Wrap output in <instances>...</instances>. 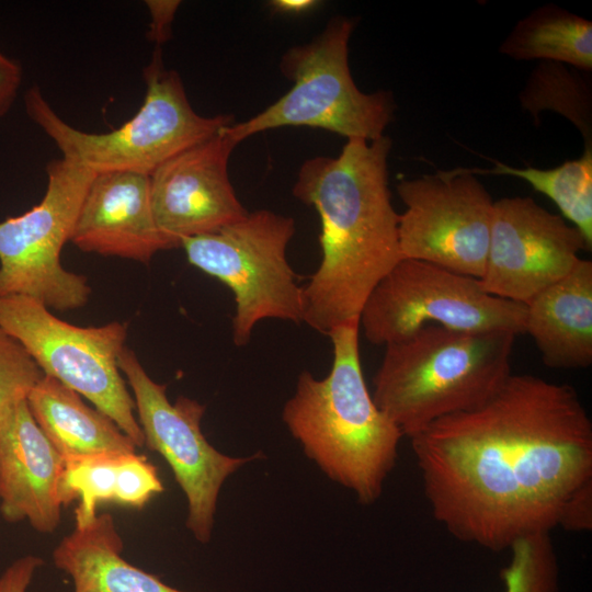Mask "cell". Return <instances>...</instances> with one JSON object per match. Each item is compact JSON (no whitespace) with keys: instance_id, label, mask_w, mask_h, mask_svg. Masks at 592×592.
Segmentation results:
<instances>
[{"instance_id":"8","label":"cell","mask_w":592,"mask_h":592,"mask_svg":"<svg viewBox=\"0 0 592 592\" xmlns=\"http://www.w3.org/2000/svg\"><path fill=\"white\" fill-rule=\"evenodd\" d=\"M0 327L22 344L44 375L92 402L144 447L135 402L117 363L127 337L125 323L78 327L31 297L8 295L0 296Z\"/></svg>"},{"instance_id":"21","label":"cell","mask_w":592,"mask_h":592,"mask_svg":"<svg viewBox=\"0 0 592 592\" xmlns=\"http://www.w3.org/2000/svg\"><path fill=\"white\" fill-rule=\"evenodd\" d=\"M515 60L565 64L592 71V22L548 3L516 22L499 47Z\"/></svg>"},{"instance_id":"15","label":"cell","mask_w":592,"mask_h":592,"mask_svg":"<svg viewBox=\"0 0 592 592\" xmlns=\"http://www.w3.org/2000/svg\"><path fill=\"white\" fill-rule=\"evenodd\" d=\"M65 459L34 420L26 400L0 420V513L9 523L27 521L53 534L65 506Z\"/></svg>"},{"instance_id":"20","label":"cell","mask_w":592,"mask_h":592,"mask_svg":"<svg viewBox=\"0 0 592 592\" xmlns=\"http://www.w3.org/2000/svg\"><path fill=\"white\" fill-rule=\"evenodd\" d=\"M26 402L37 425L64 459L137 448L112 419L49 376L37 382Z\"/></svg>"},{"instance_id":"26","label":"cell","mask_w":592,"mask_h":592,"mask_svg":"<svg viewBox=\"0 0 592 592\" xmlns=\"http://www.w3.org/2000/svg\"><path fill=\"white\" fill-rule=\"evenodd\" d=\"M558 527L571 532H589L592 528V479L571 492L558 520Z\"/></svg>"},{"instance_id":"7","label":"cell","mask_w":592,"mask_h":592,"mask_svg":"<svg viewBox=\"0 0 592 592\" xmlns=\"http://www.w3.org/2000/svg\"><path fill=\"white\" fill-rule=\"evenodd\" d=\"M295 229L292 217L258 209L219 230L181 242L190 264L232 292V341L237 346L250 341L261 320L303 322L304 287L286 255Z\"/></svg>"},{"instance_id":"22","label":"cell","mask_w":592,"mask_h":592,"mask_svg":"<svg viewBox=\"0 0 592 592\" xmlns=\"http://www.w3.org/2000/svg\"><path fill=\"white\" fill-rule=\"evenodd\" d=\"M492 169H465L474 175H511L527 182L535 191L550 198L592 248V148L583 155L551 169L514 168L493 161Z\"/></svg>"},{"instance_id":"9","label":"cell","mask_w":592,"mask_h":592,"mask_svg":"<svg viewBox=\"0 0 592 592\" xmlns=\"http://www.w3.org/2000/svg\"><path fill=\"white\" fill-rule=\"evenodd\" d=\"M525 317L526 305L488 294L478 278L403 258L369 294L360 327L367 341L387 345L428 325L520 334Z\"/></svg>"},{"instance_id":"12","label":"cell","mask_w":592,"mask_h":592,"mask_svg":"<svg viewBox=\"0 0 592 592\" xmlns=\"http://www.w3.org/2000/svg\"><path fill=\"white\" fill-rule=\"evenodd\" d=\"M397 193L403 258L480 278L488 255L493 203L476 175L464 168L401 180Z\"/></svg>"},{"instance_id":"27","label":"cell","mask_w":592,"mask_h":592,"mask_svg":"<svg viewBox=\"0 0 592 592\" xmlns=\"http://www.w3.org/2000/svg\"><path fill=\"white\" fill-rule=\"evenodd\" d=\"M43 558L25 555L14 560L0 576V592H26Z\"/></svg>"},{"instance_id":"17","label":"cell","mask_w":592,"mask_h":592,"mask_svg":"<svg viewBox=\"0 0 592 592\" xmlns=\"http://www.w3.org/2000/svg\"><path fill=\"white\" fill-rule=\"evenodd\" d=\"M524 333L550 368L592 364V262L580 259L562 278L526 304Z\"/></svg>"},{"instance_id":"2","label":"cell","mask_w":592,"mask_h":592,"mask_svg":"<svg viewBox=\"0 0 592 592\" xmlns=\"http://www.w3.org/2000/svg\"><path fill=\"white\" fill-rule=\"evenodd\" d=\"M391 145L386 135L351 138L338 157L307 159L298 170L293 194L321 226L320 264L303 286V322L318 332L360 320L369 294L403 259L388 185Z\"/></svg>"},{"instance_id":"5","label":"cell","mask_w":592,"mask_h":592,"mask_svg":"<svg viewBox=\"0 0 592 592\" xmlns=\"http://www.w3.org/2000/svg\"><path fill=\"white\" fill-rule=\"evenodd\" d=\"M146 94L138 112L109 133H88L65 122L39 88L24 96L29 117L69 159L94 173L127 171L150 175L178 153L234 123L231 115L206 117L191 106L180 75L167 69L156 47L144 69Z\"/></svg>"},{"instance_id":"4","label":"cell","mask_w":592,"mask_h":592,"mask_svg":"<svg viewBox=\"0 0 592 592\" xmlns=\"http://www.w3.org/2000/svg\"><path fill=\"white\" fill-rule=\"evenodd\" d=\"M517 334L428 325L385 345L373 378L376 406L411 437L439 419L486 402L512 374Z\"/></svg>"},{"instance_id":"10","label":"cell","mask_w":592,"mask_h":592,"mask_svg":"<svg viewBox=\"0 0 592 592\" xmlns=\"http://www.w3.org/2000/svg\"><path fill=\"white\" fill-rule=\"evenodd\" d=\"M47 187L30 210L0 221V296L31 297L47 308L87 304L86 276L65 270L60 252L96 173L66 158L46 167Z\"/></svg>"},{"instance_id":"24","label":"cell","mask_w":592,"mask_h":592,"mask_svg":"<svg viewBox=\"0 0 592 592\" xmlns=\"http://www.w3.org/2000/svg\"><path fill=\"white\" fill-rule=\"evenodd\" d=\"M509 550L511 560L500 572L504 592H558V559L549 533L520 538Z\"/></svg>"},{"instance_id":"11","label":"cell","mask_w":592,"mask_h":592,"mask_svg":"<svg viewBox=\"0 0 592 592\" xmlns=\"http://www.w3.org/2000/svg\"><path fill=\"white\" fill-rule=\"evenodd\" d=\"M117 363L133 392L144 446L159 453L171 468L187 502L185 526L198 543L208 544L223 485L263 454L234 457L220 453L202 432L204 405L185 396L170 402L167 385L155 382L127 346Z\"/></svg>"},{"instance_id":"28","label":"cell","mask_w":592,"mask_h":592,"mask_svg":"<svg viewBox=\"0 0 592 592\" xmlns=\"http://www.w3.org/2000/svg\"><path fill=\"white\" fill-rule=\"evenodd\" d=\"M146 4L151 15L147 37L161 47L171 36V24L180 5L178 0H148Z\"/></svg>"},{"instance_id":"30","label":"cell","mask_w":592,"mask_h":592,"mask_svg":"<svg viewBox=\"0 0 592 592\" xmlns=\"http://www.w3.org/2000/svg\"><path fill=\"white\" fill-rule=\"evenodd\" d=\"M315 0H274L270 4L276 11L284 13H305L317 5Z\"/></svg>"},{"instance_id":"13","label":"cell","mask_w":592,"mask_h":592,"mask_svg":"<svg viewBox=\"0 0 592 592\" xmlns=\"http://www.w3.org/2000/svg\"><path fill=\"white\" fill-rule=\"evenodd\" d=\"M591 251L582 234L532 197L494 201L487 261L479 278L485 292L528 304L566 276Z\"/></svg>"},{"instance_id":"23","label":"cell","mask_w":592,"mask_h":592,"mask_svg":"<svg viewBox=\"0 0 592 592\" xmlns=\"http://www.w3.org/2000/svg\"><path fill=\"white\" fill-rule=\"evenodd\" d=\"M521 107L537 123L542 112H555L580 132L584 148H592V80L565 64L539 61L519 93Z\"/></svg>"},{"instance_id":"29","label":"cell","mask_w":592,"mask_h":592,"mask_svg":"<svg viewBox=\"0 0 592 592\" xmlns=\"http://www.w3.org/2000/svg\"><path fill=\"white\" fill-rule=\"evenodd\" d=\"M22 81L20 65L0 50V117L11 109Z\"/></svg>"},{"instance_id":"14","label":"cell","mask_w":592,"mask_h":592,"mask_svg":"<svg viewBox=\"0 0 592 592\" xmlns=\"http://www.w3.org/2000/svg\"><path fill=\"white\" fill-rule=\"evenodd\" d=\"M237 145L221 128L149 175L155 220L171 248L180 247L186 238L219 230L249 213L228 174Z\"/></svg>"},{"instance_id":"16","label":"cell","mask_w":592,"mask_h":592,"mask_svg":"<svg viewBox=\"0 0 592 592\" xmlns=\"http://www.w3.org/2000/svg\"><path fill=\"white\" fill-rule=\"evenodd\" d=\"M83 252L148 263L171 246L159 230L150 200L149 175L96 173L81 203L70 240Z\"/></svg>"},{"instance_id":"3","label":"cell","mask_w":592,"mask_h":592,"mask_svg":"<svg viewBox=\"0 0 592 592\" xmlns=\"http://www.w3.org/2000/svg\"><path fill=\"white\" fill-rule=\"evenodd\" d=\"M360 320L333 328V362L318 379L303 371L282 420L304 454L364 505L376 502L394 469L401 430L376 406L362 371Z\"/></svg>"},{"instance_id":"6","label":"cell","mask_w":592,"mask_h":592,"mask_svg":"<svg viewBox=\"0 0 592 592\" xmlns=\"http://www.w3.org/2000/svg\"><path fill=\"white\" fill-rule=\"evenodd\" d=\"M356 21L337 16L309 43L285 52L280 61L292 88L270 106L223 130L236 144L258 133L281 127L326 129L346 139L367 141L384 136L394 119L391 92L361 91L349 65V43Z\"/></svg>"},{"instance_id":"19","label":"cell","mask_w":592,"mask_h":592,"mask_svg":"<svg viewBox=\"0 0 592 592\" xmlns=\"http://www.w3.org/2000/svg\"><path fill=\"white\" fill-rule=\"evenodd\" d=\"M163 490L158 468L136 451L65 458L61 491L65 506L78 500L76 526L92 521L100 503L143 509Z\"/></svg>"},{"instance_id":"1","label":"cell","mask_w":592,"mask_h":592,"mask_svg":"<svg viewBox=\"0 0 592 592\" xmlns=\"http://www.w3.org/2000/svg\"><path fill=\"white\" fill-rule=\"evenodd\" d=\"M409 440L433 517L493 553L550 534L592 479V422L578 392L530 374H511L482 405Z\"/></svg>"},{"instance_id":"18","label":"cell","mask_w":592,"mask_h":592,"mask_svg":"<svg viewBox=\"0 0 592 592\" xmlns=\"http://www.w3.org/2000/svg\"><path fill=\"white\" fill-rule=\"evenodd\" d=\"M112 514L76 526L53 551L55 567L69 576L73 592H185L132 565Z\"/></svg>"},{"instance_id":"25","label":"cell","mask_w":592,"mask_h":592,"mask_svg":"<svg viewBox=\"0 0 592 592\" xmlns=\"http://www.w3.org/2000/svg\"><path fill=\"white\" fill-rule=\"evenodd\" d=\"M44 376L22 344L0 327V420Z\"/></svg>"}]
</instances>
